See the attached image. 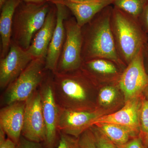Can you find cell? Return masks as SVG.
<instances>
[{
    "instance_id": "e575fe53",
    "label": "cell",
    "mask_w": 148,
    "mask_h": 148,
    "mask_svg": "<svg viewBox=\"0 0 148 148\" xmlns=\"http://www.w3.org/2000/svg\"><path fill=\"white\" fill-rule=\"evenodd\" d=\"M71 1L75 2H88L92 1L95 0H69Z\"/></svg>"
},
{
    "instance_id": "52a82bcc",
    "label": "cell",
    "mask_w": 148,
    "mask_h": 148,
    "mask_svg": "<svg viewBox=\"0 0 148 148\" xmlns=\"http://www.w3.org/2000/svg\"><path fill=\"white\" fill-rule=\"evenodd\" d=\"M38 90L46 129V139L44 143L46 148H56L59 138L58 129L59 107L53 92L52 72L48 71Z\"/></svg>"
},
{
    "instance_id": "9a60e30c",
    "label": "cell",
    "mask_w": 148,
    "mask_h": 148,
    "mask_svg": "<svg viewBox=\"0 0 148 148\" xmlns=\"http://www.w3.org/2000/svg\"><path fill=\"white\" fill-rule=\"evenodd\" d=\"M57 20V8L52 3L47 15L45 21L41 28L37 32L27 50L34 58L45 59L48 49L56 27Z\"/></svg>"
},
{
    "instance_id": "4dcf8cb0",
    "label": "cell",
    "mask_w": 148,
    "mask_h": 148,
    "mask_svg": "<svg viewBox=\"0 0 148 148\" xmlns=\"http://www.w3.org/2000/svg\"><path fill=\"white\" fill-rule=\"evenodd\" d=\"M142 139L143 144L147 148H148V131L147 132L141 135H139Z\"/></svg>"
},
{
    "instance_id": "2e32d148",
    "label": "cell",
    "mask_w": 148,
    "mask_h": 148,
    "mask_svg": "<svg viewBox=\"0 0 148 148\" xmlns=\"http://www.w3.org/2000/svg\"><path fill=\"white\" fill-rule=\"evenodd\" d=\"M115 0H95L88 2H75L69 0H51L52 3H60L66 6L81 27L89 22L98 13L108 6L113 5Z\"/></svg>"
},
{
    "instance_id": "6da1fadb",
    "label": "cell",
    "mask_w": 148,
    "mask_h": 148,
    "mask_svg": "<svg viewBox=\"0 0 148 148\" xmlns=\"http://www.w3.org/2000/svg\"><path fill=\"white\" fill-rule=\"evenodd\" d=\"M113 6H108L82 27L83 62L95 58L113 61L124 70L126 66L117 51L111 27Z\"/></svg>"
},
{
    "instance_id": "ba28073f",
    "label": "cell",
    "mask_w": 148,
    "mask_h": 148,
    "mask_svg": "<svg viewBox=\"0 0 148 148\" xmlns=\"http://www.w3.org/2000/svg\"><path fill=\"white\" fill-rule=\"evenodd\" d=\"M118 84L123 92L125 102L142 95L148 85V75L143 61V48L123 70Z\"/></svg>"
},
{
    "instance_id": "7c38bea8",
    "label": "cell",
    "mask_w": 148,
    "mask_h": 148,
    "mask_svg": "<svg viewBox=\"0 0 148 148\" xmlns=\"http://www.w3.org/2000/svg\"><path fill=\"white\" fill-rule=\"evenodd\" d=\"M143 96H135L125 102L122 108L116 112L104 115L95 121L98 123H108L122 125L131 130L137 135L140 133L139 115Z\"/></svg>"
},
{
    "instance_id": "d4e9b609",
    "label": "cell",
    "mask_w": 148,
    "mask_h": 148,
    "mask_svg": "<svg viewBox=\"0 0 148 148\" xmlns=\"http://www.w3.org/2000/svg\"><path fill=\"white\" fill-rule=\"evenodd\" d=\"M80 148H97L92 131L89 129L85 131L78 138Z\"/></svg>"
},
{
    "instance_id": "5b68a950",
    "label": "cell",
    "mask_w": 148,
    "mask_h": 148,
    "mask_svg": "<svg viewBox=\"0 0 148 148\" xmlns=\"http://www.w3.org/2000/svg\"><path fill=\"white\" fill-rule=\"evenodd\" d=\"M45 59L34 58L24 71L5 88L1 98L3 107L18 101H27L36 91L45 78L47 71Z\"/></svg>"
},
{
    "instance_id": "f1b7e54d",
    "label": "cell",
    "mask_w": 148,
    "mask_h": 148,
    "mask_svg": "<svg viewBox=\"0 0 148 148\" xmlns=\"http://www.w3.org/2000/svg\"><path fill=\"white\" fill-rule=\"evenodd\" d=\"M143 58L145 69L148 75V42L143 48Z\"/></svg>"
},
{
    "instance_id": "30bf717a",
    "label": "cell",
    "mask_w": 148,
    "mask_h": 148,
    "mask_svg": "<svg viewBox=\"0 0 148 148\" xmlns=\"http://www.w3.org/2000/svg\"><path fill=\"white\" fill-rule=\"evenodd\" d=\"M105 113L99 110H72L59 108L58 130L59 132L78 138L94 125L97 119Z\"/></svg>"
},
{
    "instance_id": "5bb4252c",
    "label": "cell",
    "mask_w": 148,
    "mask_h": 148,
    "mask_svg": "<svg viewBox=\"0 0 148 148\" xmlns=\"http://www.w3.org/2000/svg\"><path fill=\"white\" fill-rule=\"evenodd\" d=\"M25 106V102L18 101L4 106L0 110V127L17 145L24 125Z\"/></svg>"
},
{
    "instance_id": "ffe728a7",
    "label": "cell",
    "mask_w": 148,
    "mask_h": 148,
    "mask_svg": "<svg viewBox=\"0 0 148 148\" xmlns=\"http://www.w3.org/2000/svg\"><path fill=\"white\" fill-rule=\"evenodd\" d=\"M148 3V0H115L113 6L138 18Z\"/></svg>"
},
{
    "instance_id": "4316f807",
    "label": "cell",
    "mask_w": 148,
    "mask_h": 148,
    "mask_svg": "<svg viewBox=\"0 0 148 148\" xmlns=\"http://www.w3.org/2000/svg\"><path fill=\"white\" fill-rule=\"evenodd\" d=\"M116 147L117 148H147L139 135L132 138L125 144L116 145Z\"/></svg>"
},
{
    "instance_id": "277c9868",
    "label": "cell",
    "mask_w": 148,
    "mask_h": 148,
    "mask_svg": "<svg viewBox=\"0 0 148 148\" xmlns=\"http://www.w3.org/2000/svg\"><path fill=\"white\" fill-rule=\"evenodd\" d=\"M52 5L21 1L14 15L11 42L27 51L35 35L41 28Z\"/></svg>"
},
{
    "instance_id": "d6a6232c",
    "label": "cell",
    "mask_w": 148,
    "mask_h": 148,
    "mask_svg": "<svg viewBox=\"0 0 148 148\" xmlns=\"http://www.w3.org/2000/svg\"><path fill=\"white\" fill-rule=\"evenodd\" d=\"M6 135V134L3 130L0 127V144L3 143L6 139L5 138Z\"/></svg>"
},
{
    "instance_id": "484cf974",
    "label": "cell",
    "mask_w": 148,
    "mask_h": 148,
    "mask_svg": "<svg viewBox=\"0 0 148 148\" xmlns=\"http://www.w3.org/2000/svg\"><path fill=\"white\" fill-rule=\"evenodd\" d=\"M18 148H46L44 143H37L27 140L21 136L18 145Z\"/></svg>"
},
{
    "instance_id": "d6986e66",
    "label": "cell",
    "mask_w": 148,
    "mask_h": 148,
    "mask_svg": "<svg viewBox=\"0 0 148 148\" xmlns=\"http://www.w3.org/2000/svg\"><path fill=\"white\" fill-rule=\"evenodd\" d=\"M94 125L116 145H124L132 138L139 136L127 127L120 125L98 123Z\"/></svg>"
},
{
    "instance_id": "836d02e7",
    "label": "cell",
    "mask_w": 148,
    "mask_h": 148,
    "mask_svg": "<svg viewBox=\"0 0 148 148\" xmlns=\"http://www.w3.org/2000/svg\"><path fill=\"white\" fill-rule=\"evenodd\" d=\"M142 94L144 98L148 101V85L143 90Z\"/></svg>"
},
{
    "instance_id": "1f68e13d",
    "label": "cell",
    "mask_w": 148,
    "mask_h": 148,
    "mask_svg": "<svg viewBox=\"0 0 148 148\" xmlns=\"http://www.w3.org/2000/svg\"><path fill=\"white\" fill-rule=\"evenodd\" d=\"M22 1L27 3H40L49 2L51 0H21Z\"/></svg>"
},
{
    "instance_id": "e0dca14e",
    "label": "cell",
    "mask_w": 148,
    "mask_h": 148,
    "mask_svg": "<svg viewBox=\"0 0 148 148\" xmlns=\"http://www.w3.org/2000/svg\"><path fill=\"white\" fill-rule=\"evenodd\" d=\"M81 69L95 81L108 80L118 82L124 70L113 61L106 58H98L83 62Z\"/></svg>"
},
{
    "instance_id": "4fadbf2b",
    "label": "cell",
    "mask_w": 148,
    "mask_h": 148,
    "mask_svg": "<svg viewBox=\"0 0 148 148\" xmlns=\"http://www.w3.org/2000/svg\"><path fill=\"white\" fill-rule=\"evenodd\" d=\"M57 8V20L55 30L51 41L45 58L46 71L54 73L56 71L66 37L64 21L71 12L69 9L60 3H53Z\"/></svg>"
},
{
    "instance_id": "9c48e42d",
    "label": "cell",
    "mask_w": 148,
    "mask_h": 148,
    "mask_svg": "<svg viewBox=\"0 0 148 148\" xmlns=\"http://www.w3.org/2000/svg\"><path fill=\"white\" fill-rule=\"evenodd\" d=\"M21 136L33 142L44 143L46 129L38 89L25 101L24 125Z\"/></svg>"
},
{
    "instance_id": "cb8c5ba5",
    "label": "cell",
    "mask_w": 148,
    "mask_h": 148,
    "mask_svg": "<svg viewBox=\"0 0 148 148\" xmlns=\"http://www.w3.org/2000/svg\"><path fill=\"white\" fill-rule=\"evenodd\" d=\"M139 118L140 123L139 135H141L148 131V101L144 97L140 108Z\"/></svg>"
},
{
    "instance_id": "44dd1931",
    "label": "cell",
    "mask_w": 148,
    "mask_h": 148,
    "mask_svg": "<svg viewBox=\"0 0 148 148\" xmlns=\"http://www.w3.org/2000/svg\"><path fill=\"white\" fill-rule=\"evenodd\" d=\"M117 90L114 85H107L102 88L98 94V102L102 106H110L115 101Z\"/></svg>"
},
{
    "instance_id": "d590c367",
    "label": "cell",
    "mask_w": 148,
    "mask_h": 148,
    "mask_svg": "<svg viewBox=\"0 0 148 148\" xmlns=\"http://www.w3.org/2000/svg\"><path fill=\"white\" fill-rule=\"evenodd\" d=\"M6 1L7 0H0V8H1Z\"/></svg>"
},
{
    "instance_id": "3957f363",
    "label": "cell",
    "mask_w": 148,
    "mask_h": 148,
    "mask_svg": "<svg viewBox=\"0 0 148 148\" xmlns=\"http://www.w3.org/2000/svg\"><path fill=\"white\" fill-rule=\"evenodd\" d=\"M110 24L118 53L127 66L148 42V35L138 18L114 6Z\"/></svg>"
},
{
    "instance_id": "7402d4cb",
    "label": "cell",
    "mask_w": 148,
    "mask_h": 148,
    "mask_svg": "<svg viewBox=\"0 0 148 148\" xmlns=\"http://www.w3.org/2000/svg\"><path fill=\"white\" fill-rule=\"evenodd\" d=\"M92 131L97 148H117L116 145L103 134L95 125L90 128Z\"/></svg>"
},
{
    "instance_id": "8992f818",
    "label": "cell",
    "mask_w": 148,
    "mask_h": 148,
    "mask_svg": "<svg viewBox=\"0 0 148 148\" xmlns=\"http://www.w3.org/2000/svg\"><path fill=\"white\" fill-rule=\"evenodd\" d=\"M64 25L66 39L55 72L60 73L78 70L83 64L82 28L77 24L75 17L70 16L65 19Z\"/></svg>"
},
{
    "instance_id": "ac0fdd59",
    "label": "cell",
    "mask_w": 148,
    "mask_h": 148,
    "mask_svg": "<svg viewBox=\"0 0 148 148\" xmlns=\"http://www.w3.org/2000/svg\"><path fill=\"white\" fill-rule=\"evenodd\" d=\"M21 0H7L1 9L0 35L1 58L8 53L11 44L12 32L14 15Z\"/></svg>"
},
{
    "instance_id": "83f0119b",
    "label": "cell",
    "mask_w": 148,
    "mask_h": 148,
    "mask_svg": "<svg viewBox=\"0 0 148 148\" xmlns=\"http://www.w3.org/2000/svg\"><path fill=\"white\" fill-rule=\"evenodd\" d=\"M141 27L148 35V3L138 18Z\"/></svg>"
},
{
    "instance_id": "7a4b0ae2",
    "label": "cell",
    "mask_w": 148,
    "mask_h": 148,
    "mask_svg": "<svg viewBox=\"0 0 148 148\" xmlns=\"http://www.w3.org/2000/svg\"><path fill=\"white\" fill-rule=\"evenodd\" d=\"M93 82L81 68L63 73H53V92L58 107L72 110H93L90 102Z\"/></svg>"
},
{
    "instance_id": "f546056e",
    "label": "cell",
    "mask_w": 148,
    "mask_h": 148,
    "mask_svg": "<svg viewBox=\"0 0 148 148\" xmlns=\"http://www.w3.org/2000/svg\"><path fill=\"white\" fill-rule=\"evenodd\" d=\"M0 148H18V145L8 138L5 141L0 144Z\"/></svg>"
},
{
    "instance_id": "8fae6325",
    "label": "cell",
    "mask_w": 148,
    "mask_h": 148,
    "mask_svg": "<svg viewBox=\"0 0 148 148\" xmlns=\"http://www.w3.org/2000/svg\"><path fill=\"white\" fill-rule=\"evenodd\" d=\"M27 51L11 42L8 53L0 60V87L5 89L34 59Z\"/></svg>"
},
{
    "instance_id": "603a6c76",
    "label": "cell",
    "mask_w": 148,
    "mask_h": 148,
    "mask_svg": "<svg viewBox=\"0 0 148 148\" xmlns=\"http://www.w3.org/2000/svg\"><path fill=\"white\" fill-rule=\"evenodd\" d=\"M56 148H80L78 138L59 132V138Z\"/></svg>"
}]
</instances>
